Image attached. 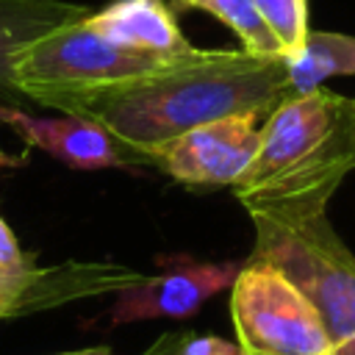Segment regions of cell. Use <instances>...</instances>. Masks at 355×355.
I'll return each mask as SVG.
<instances>
[{"mask_svg": "<svg viewBox=\"0 0 355 355\" xmlns=\"http://www.w3.org/2000/svg\"><path fill=\"white\" fill-rule=\"evenodd\" d=\"M28 266H33V258L19 247L11 225L0 216V280L14 277V275L25 272Z\"/></svg>", "mask_w": 355, "mask_h": 355, "instance_id": "16", "label": "cell"}, {"mask_svg": "<svg viewBox=\"0 0 355 355\" xmlns=\"http://www.w3.org/2000/svg\"><path fill=\"white\" fill-rule=\"evenodd\" d=\"M175 55L128 50L97 33L86 19L61 25L11 55V78L22 100L78 114L94 94L175 64Z\"/></svg>", "mask_w": 355, "mask_h": 355, "instance_id": "4", "label": "cell"}, {"mask_svg": "<svg viewBox=\"0 0 355 355\" xmlns=\"http://www.w3.org/2000/svg\"><path fill=\"white\" fill-rule=\"evenodd\" d=\"M175 3H178V6H183V8H191L197 0H175Z\"/></svg>", "mask_w": 355, "mask_h": 355, "instance_id": "22", "label": "cell"}, {"mask_svg": "<svg viewBox=\"0 0 355 355\" xmlns=\"http://www.w3.org/2000/svg\"><path fill=\"white\" fill-rule=\"evenodd\" d=\"M28 158H25V153L22 155H11V153H6V150H0V166H22Z\"/></svg>", "mask_w": 355, "mask_h": 355, "instance_id": "19", "label": "cell"}, {"mask_svg": "<svg viewBox=\"0 0 355 355\" xmlns=\"http://www.w3.org/2000/svg\"><path fill=\"white\" fill-rule=\"evenodd\" d=\"M263 22L269 25V31L277 36L280 47H283V58L294 61L302 47L305 39L311 33L308 28V0H255Z\"/></svg>", "mask_w": 355, "mask_h": 355, "instance_id": "14", "label": "cell"}, {"mask_svg": "<svg viewBox=\"0 0 355 355\" xmlns=\"http://www.w3.org/2000/svg\"><path fill=\"white\" fill-rule=\"evenodd\" d=\"M58 355H114L108 347H86V349H72V352H58Z\"/></svg>", "mask_w": 355, "mask_h": 355, "instance_id": "20", "label": "cell"}, {"mask_svg": "<svg viewBox=\"0 0 355 355\" xmlns=\"http://www.w3.org/2000/svg\"><path fill=\"white\" fill-rule=\"evenodd\" d=\"M0 125L11 128V133H17L28 147L47 153L72 169L94 172L150 166L139 153L125 147L111 130L89 116H36L14 103H0Z\"/></svg>", "mask_w": 355, "mask_h": 355, "instance_id": "8", "label": "cell"}, {"mask_svg": "<svg viewBox=\"0 0 355 355\" xmlns=\"http://www.w3.org/2000/svg\"><path fill=\"white\" fill-rule=\"evenodd\" d=\"M349 122H352V139H355V97L349 100Z\"/></svg>", "mask_w": 355, "mask_h": 355, "instance_id": "21", "label": "cell"}, {"mask_svg": "<svg viewBox=\"0 0 355 355\" xmlns=\"http://www.w3.org/2000/svg\"><path fill=\"white\" fill-rule=\"evenodd\" d=\"M327 355H355V333L347 336V338H341V341H336Z\"/></svg>", "mask_w": 355, "mask_h": 355, "instance_id": "18", "label": "cell"}, {"mask_svg": "<svg viewBox=\"0 0 355 355\" xmlns=\"http://www.w3.org/2000/svg\"><path fill=\"white\" fill-rule=\"evenodd\" d=\"M175 338H178V333H166L155 344H150L141 355H175Z\"/></svg>", "mask_w": 355, "mask_h": 355, "instance_id": "17", "label": "cell"}, {"mask_svg": "<svg viewBox=\"0 0 355 355\" xmlns=\"http://www.w3.org/2000/svg\"><path fill=\"white\" fill-rule=\"evenodd\" d=\"M288 92L286 58L239 50L191 47L161 72L111 86L78 108L111 130L150 166L153 155L175 136L230 114L266 119Z\"/></svg>", "mask_w": 355, "mask_h": 355, "instance_id": "1", "label": "cell"}, {"mask_svg": "<svg viewBox=\"0 0 355 355\" xmlns=\"http://www.w3.org/2000/svg\"><path fill=\"white\" fill-rule=\"evenodd\" d=\"M258 119L255 114H230L191 128L166 141L153 155V166L191 189L236 186L258 153Z\"/></svg>", "mask_w": 355, "mask_h": 355, "instance_id": "6", "label": "cell"}, {"mask_svg": "<svg viewBox=\"0 0 355 355\" xmlns=\"http://www.w3.org/2000/svg\"><path fill=\"white\" fill-rule=\"evenodd\" d=\"M89 25L128 50L175 55L194 47L183 36L166 0H111L100 11L89 14Z\"/></svg>", "mask_w": 355, "mask_h": 355, "instance_id": "10", "label": "cell"}, {"mask_svg": "<svg viewBox=\"0 0 355 355\" xmlns=\"http://www.w3.org/2000/svg\"><path fill=\"white\" fill-rule=\"evenodd\" d=\"M191 8L208 11L222 25H227L239 42L241 50L250 55H266V58H283V47L277 36L263 22L255 0H197Z\"/></svg>", "mask_w": 355, "mask_h": 355, "instance_id": "13", "label": "cell"}, {"mask_svg": "<svg viewBox=\"0 0 355 355\" xmlns=\"http://www.w3.org/2000/svg\"><path fill=\"white\" fill-rule=\"evenodd\" d=\"M175 355H244L239 341H225L219 336H194V333H178L175 338Z\"/></svg>", "mask_w": 355, "mask_h": 355, "instance_id": "15", "label": "cell"}, {"mask_svg": "<svg viewBox=\"0 0 355 355\" xmlns=\"http://www.w3.org/2000/svg\"><path fill=\"white\" fill-rule=\"evenodd\" d=\"M349 100L330 89L291 94L261 125V144L233 186L244 211L322 200L330 202L355 169Z\"/></svg>", "mask_w": 355, "mask_h": 355, "instance_id": "2", "label": "cell"}, {"mask_svg": "<svg viewBox=\"0 0 355 355\" xmlns=\"http://www.w3.org/2000/svg\"><path fill=\"white\" fill-rule=\"evenodd\" d=\"M144 275L111 261H64L55 266H28L25 272L0 280V319H17L75 300L119 294Z\"/></svg>", "mask_w": 355, "mask_h": 355, "instance_id": "9", "label": "cell"}, {"mask_svg": "<svg viewBox=\"0 0 355 355\" xmlns=\"http://www.w3.org/2000/svg\"><path fill=\"white\" fill-rule=\"evenodd\" d=\"M288 64V92L305 94L319 89L327 78L355 75V36L311 31L302 53Z\"/></svg>", "mask_w": 355, "mask_h": 355, "instance_id": "12", "label": "cell"}, {"mask_svg": "<svg viewBox=\"0 0 355 355\" xmlns=\"http://www.w3.org/2000/svg\"><path fill=\"white\" fill-rule=\"evenodd\" d=\"M89 14L86 6L67 0H0V103L22 100L11 78V55L28 42Z\"/></svg>", "mask_w": 355, "mask_h": 355, "instance_id": "11", "label": "cell"}, {"mask_svg": "<svg viewBox=\"0 0 355 355\" xmlns=\"http://www.w3.org/2000/svg\"><path fill=\"white\" fill-rule=\"evenodd\" d=\"M230 288V316L244 355H327L333 349L313 302L272 263L247 258Z\"/></svg>", "mask_w": 355, "mask_h": 355, "instance_id": "5", "label": "cell"}, {"mask_svg": "<svg viewBox=\"0 0 355 355\" xmlns=\"http://www.w3.org/2000/svg\"><path fill=\"white\" fill-rule=\"evenodd\" d=\"M161 272L141 277L116 294L108 324H130L147 319H186L197 313L214 294L230 288L244 261H194L189 255L158 258Z\"/></svg>", "mask_w": 355, "mask_h": 355, "instance_id": "7", "label": "cell"}, {"mask_svg": "<svg viewBox=\"0 0 355 355\" xmlns=\"http://www.w3.org/2000/svg\"><path fill=\"white\" fill-rule=\"evenodd\" d=\"M255 227L250 258L283 272L319 311L333 344L355 333V255L327 219V202H275L247 211Z\"/></svg>", "mask_w": 355, "mask_h": 355, "instance_id": "3", "label": "cell"}]
</instances>
